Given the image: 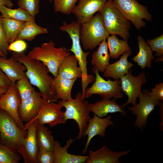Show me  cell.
<instances>
[{"label":"cell","mask_w":163,"mask_h":163,"mask_svg":"<svg viewBox=\"0 0 163 163\" xmlns=\"http://www.w3.org/2000/svg\"><path fill=\"white\" fill-rule=\"evenodd\" d=\"M43 101L39 92L36 91L30 96L22 101L18 111L21 120L28 122L34 118L40 111Z\"/></svg>","instance_id":"cell-15"},{"label":"cell","mask_w":163,"mask_h":163,"mask_svg":"<svg viewBox=\"0 0 163 163\" xmlns=\"http://www.w3.org/2000/svg\"><path fill=\"white\" fill-rule=\"evenodd\" d=\"M1 56V55L0 54V57Z\"/></svg>","instance_id":"cell-46"},{"label":"cell","mask_w":163,"mask_h":163,"mask_svg":"<svg viewBox=\"0 0 163 163\" xmlns=\"http://www.w3.org/2000/svg\"><path fill=\"white\" fill-rule=\"evenodd\" d=\"M139 51L137 54L132 59L137 63L142 70L146 67L151 68L152 67V61L155 59L152 54L153 52L146 41L140 35L137 37Z\"/></svg>","instance_id":"cell-24"},{"label":"cell","mask_w":163,"mask_h":163,"mask_svg":"<svg viewBox=\"0 0 163 163\" xmlns=\"http://www.w3.org/2000/svg\"><path fill=\"white\" fill-rule=\"evenodd\" d=\"M75 140L70 138L64 147L61 146L57 140L55 141L53 152L54 158L53 163H85L88 155H77L69 153L67 149L71 144Z\"/></svg>","instance_id":"cell-20"},{"label":"cell","mask_w":163,"mask_h":163,"mask_svg":"<svg viewBox=\"0 0 163 163\" xmlns=\"http://www.w3.org/2000/svg\"><path fill=\"white\" fill-rule=\"evenodd\" d=\"M149 95L159 101H163V83L160 82L149 91Z\"/></svg>","instance_id":"cell-40"},{"label":"cell","mask_w":163,"mask_h":163,"mask_svg":"<svg viewBox=\"0 0 163 163\" xmlns=\"http://www.w3.org/2000/svg\"><path fill=\"white\" fill-rule=\"evenodd\" d=\"M111 118L112 117L110 115L102 118L94 114L93 117L89 119L84 136H85L87 135L88 138L82 151V154L87 153L90 142L94 137L99 135L102 137H105V131L107 128L109 126L114 125L113 121L111 120Z\"/></svg>","instance_id":"cell-16"},{"label":"cell","mask_w":163,"mask_h":163,"mask_svg":"<svg viewBox=\"0 0 163 163\" xmlns=\"http://www.w3.org/2000/svg\"><path fill=\"white\" fill-rule=\"evenodd\" d=\"M48 33L47 28L39 26L35 21H25L15 40L32 41L38 35L47 34Z\"/></svg>","instance_id":"cell-28"},{"label":"cell","mask_w":163,"mask_h":163,"mask_svg":"<svg viewBox=\"0 0 163 163\" xmlns=\"http://www.w3.org/2000/svg\"><path fill=\"white\" fill-rule=\"evenodd\" d=\"M24 22L2 18V23L3 30L9 44L15 40Z\"/></svg>","instance_id":"cell-30"},{"label":"cell","mask_w":163,"mask_h":163,"mask_svg":"<svg viewBox=\"0 0 163 163\" xmlns=\"http://www.w3.org/2000/svg\"><path fill=\"white\" fill-rule=\"evenodd\" d=\"M77 79L69 80L61 78L58 75L54 78L53 88L57 99L62 101L70 100L73 99L71 91L73 85Z\"/></svg>","instance_id":"cell-27"},{"label":"cell","mask_w":163,"mask_h":163,"mask_svg":"<svg viewBox=\"0 0 163 163\" xmlns=\"http://www.w3.org/2000/svg\"><path fill=\"white\" fill-rule=\"evenodd\" d=\"M130 150L121 152H114L110 150L106 145L96 151H89V154L85 163H120V158L126 155Z\"/></svg>","instance_id":"cell-18"},{"label":"cell","mask_w":163,"mask_h":163,"mask_svg":"<svg viewBox=\"0 0 163 163\" xmlns=\"http://www.w3.org/2000/svg\"><path fill=\"white\" fill-rule=\"evenodd\" d=\"M38 120L32 119L24 125L27 134L24 138L17 151L23 157L25 163H37L36 155L38 151L36 139V129Z\"/></svg>","instance_id":"cell-12"},{"label":"cell","mask_w":163,"mask_h":163,"mask_svg":"<svg viewBox=\"0 0 163 163\" xmlns=\"http://www.w3.org/2000/svg\"><path fill=\"white\" fill-rule=\"evenodd\" d=\"M21 101L16 82H11L7 91L0 97V109L10 114L14 119L18 126L24 129V125L20 120L18 112Z\"/></svg>","instance_id":"cell-13"},{"label":"cell","mask_w":163,"mask_h":163,"mask_svg":"<svg viewBox=\"0 0 163 163\" xmlns=\"http://www.w3.org/2000/svg\"><path fill=\"white\" fill-rule=\"evenodd\" d=\"M109 34L105 28L98 13L81 24L80 39L85 50H92L106 39Z\"/></svg>","instance_id":"cell-6"},{"label":"cell","mask_w":163,"mask_h":163,"mask_svg":"<svg viewBox=\"0 0 163 163\" xmlns=\"http://www.w3.org/2000/svg\"><path fill=\"white\" fill-rule=\"evenodd\" d=\"M90 112L100 117L107 116L108 113H120L125 116L126 112L121 105L116 102V99L112 100L103 98L101 101L93 104H89Z\"/></svg>","instance_id":"cell-21"},{"label":"cell","mask_w":163,"mask_h":163,"mask_svg":"<svg viewBox=\"0 0 163 163\" xmlns=\"http://www.w3.org/2000/svg\"><path fill=\"white\" fill-rule=\"evenodd\" d=\"M1 15L0 14V53L2 57L6 58L8 48L9 44L5 35L3 30Z\"/></svg>","instance_id":"cell-37"},{"label":"cell","mask_w":163,"mask_h":163,"mask_svg":"<svg viewBox=\"0 0 163 163\" xmlns=\"http://www.w3.org/2000/svg\"><path fill=\"white\" fill-rule=\"evenodd\" d=\"M21 159L16 150L7 146L0 141V163H18Z\"/></svg>","instance_id":"cell-32"},{"label":"cell","mask_w":163,"mask_h":163,"mask_svg":"<svg viewBox=\"0 0 163 163\" xmlns=\"http://www.w3.org/2000/svg\"><path fill=\"white\" fill-rule=\"evenodd\" d=\"M104 40L99 44L97 50L92 53L91 64L98 72L104 73L110 64V58L108 53V47L106 41Z\"/></svg>","instance_id":"cell-26"},{"label":"cell","mask_w":163,"mask_h":163,"mask_svg":"<svg viewBox=\"0 0 163 163\" xmlns=\"http://www.w3.org/2000/svg\"><path fill=\"white\" fill-rule=\"evenodd\" d=\"M36 158L37 163H53L54 157L53 152L38 150Z\"/></svg>","instance_id":"cell-38"},{"label":"cell","mask_w":163,"mask_h":163,"mask_svg":"<svg viewBox=\"0 0 163 163\" xmlns=\"http://www.w3.org/2000/svg\"><path fill=\"white\" fill-rule=\"evenodd\" d=\"M107 39L109 55L112 59H117L121 55L131 50L127 40L119 39L114 35L109 36Z\"/></svg>","instance_id":"cell-29"},{"label":"cell","mask_w":163,"mask_h":163,"mask_svg":"<svg viewBox=\"0 0 163 163\" xmlns=\"http://www.w3.org/2000/svg\"><path fill=\"white\" fill-rule=\"evenodd\" d=\"M18 3L19 8L32 16L35 17L39 12V0H18Z\"/></svg>","instance_id":"cell-35"},{"label":"cell","mask_w":163,"mask_h":163,"mask_svg":"<svg viewBox=\"0 0 163 163\" xmlns=\"http://www.w3.org/2000/svg\"><path fill=\"white\" fill-rule=\"evenodd\" d=\"M146 42L152 52H156L155 56L163 57V34L154 39L147 40Z\"/></svg>","instance_id":"cell-36"},{"label":"cell","mask_w":163,"mask_h":163,"mask_svg":"<svg viewBox=\"0 0 163 163\" xmlns=\"http://www.w3.org/2000/svg\"><path fill=\"white\" fill-rule=\"evenodd\" d=\"M5 5L7 7L11 8L14 6V4L10 0H0V6Z\"/></svg>","instance_id":"cell-42"},{"label":"cell","mask_w":163,"mask_h":163,"mask_svg":"<svg viewBox=\"0 0 163 163\" xmlns=\"http://www.w3.org/2000/svg\"><path fill=\"white\" fill-rule=\"evenodd\" d=\"M36 139L38 150L53 151L55 140L51 131L44 124L37 122Z\"/></svg>","instance_id":"cell-25"},{"label":"cell","mask_w":163,"mask_h":163,"mask_svg":"<svg viewBox=\"0 0 163 163\" xmlns=\"http://www.w3.org/2000/svg\"><path fill=\"white\" fill-rule=\"evenodd\" d=\"M92 71L96 75L94 83L85 91L84 98H88L94 94H98L103 98L115 99L123 97L120 79L112 81L110 79L104 80L99 75L98 70L93 67Z\"/></svg>","instance_id":"cell-9"},{"label":"cell","mask_w":163,"mask_h":163,"mask_svg":"<svg viewBox=\"0 0 163 163\" xmlns=\"http://www.w3.org/2000/svg\"><path fill=\"white\" fill-rule=\"evenodd\" d=\"M78 63L74 55L66 56L59 66L58 75L63 78L69 80L82 78L81 70Z\"/></svg>","instance_id":"cell-23"},{"label":"cell","mask_w":163,"mask_h":163,"mask_svg":"<svg viewBox=\"0 0 163 163\" xmlns=\"http://www.w3.org/2000/svg\"><path fill=\"white\" fill-rule=\"evenodd\" d=\"M78 0H54V11L69 14L75 7Z\"/></svg>","instance_id":"cell-34"},{"label":"cell","mask_w":163,"mask_h":163,"mask_svg":"<svg viewBox=\"0 0 163 163\" xmlns=\"http://www.w3.org/2000/svg\"><path fill=\"white\" fill-rule=\"evenodd\" d=\"M103 25L109 34L118 35L127 40L130 37L131 23L108 0L99 11Z\"/></svg>","instance_id":"cell-5"},{"label":"cell","mask_w":163,"mask_h":163,"mask_svg":"<svg viewBox=\"0 0 163 163\" xmlns=\"http://www.w3.org/2000/svg\"><path fill=\"white\" fill-rule=\"evenodd\" d=\"M11 83V82L0 68V87L8 88Z\"/></svg>","instance_id":"cell-41"},{"label":"cell","mask_w":163,"mask_h":163,"mask_svg":"<svg viewBox=\"0 0 163 163\" xmlns=\"http://www.w3.org/2000/svg\"><path fill=\"white\" fill-rule=\"evenodd\" d=\"M72 13L81 24L89 21L94 14L99 11L108 0H79Z\"/></svg>","instance_id":"cell-17"},{"label":"cell","mask_w":163,"mask_h":163,"mask_svg":"<svg viewBox=\"0 0 163 163\" xmlns=\"http://www.w3.org/2000/svg\"><path fill=\"white\" fill-rule=\"evenodd\" d=\"M27 130L21 129L10 114L0 109V141L7 146L17 150Z\"/></svg>","instance_id":"cell-7"},{"label":"cell","mask_w":163,"mask_h":163,"mask_svg":"<svg viewBox=\"0 0 163 163\" xmlns=\"http://www.w3.org/2000/svg\"><path fill=\"white\" fill-rule=\"evenodd\" d=\"M16 84L22 101L30 96L35 91L26 75L17 80Z\"/></svg>","instance_id":"cell-33"},{"label":"cell","mask_w":163,"mask_h":163,"mask_svg":"<svg viewBox=\"0 0 163 163\" xmlns=\"http://www.w3.org/2000/svg\"><path fill=\"white\" fill-rule=\"evenodd\" d=\"M43 99L41 108L36 117L38 122L48 124L51 127L58 124H65L64 112L61 110L62 107L56 102H50Z\"/></svg>","instance_id":"cell-14"},{"label":"cell","mask_w":163,"mask_h":163,"mask_svg":"<svg viewBox=\"0 0 163 163\" xmlns=\"http://www.w3.org/2000/svg\"><path fill=\"white\" fill-rule=\"evenodd\" d=\"M113 6L138 30L145 26V19L148 21L152 19L147 7L136 0H112Z\"/></svg>","instance_id":"cell-8"},{"label":"cell","mask_w":163,"mask_h":163,"mask_svg":"<svg viewBox=\"0 0 163 163\" xmlns=\"http://www.w3.org/2000/svg\"><path fill=\"white\" fill-rule=\"evenodd\" d=\"M163 60V57H159L158 58H156L155 61L156 62H159L162 61Z\"/></svg>","instance_id":"cell-44"},{"label":"cell","mask_w":163,"mask_h":163,"mask_svg":"<svg viewBox=\"0 0 163 163\" xmlns=\"http://www.w3.org/2000/svg\"><path fill=\"white\" fill-rule=\"evenodd\" d=\"M132 53L131 50L124 53L120 59L113 63L109 64L103 73V76L110 77L114 80H119L127 74L129 70L133 66V64L128 61V58Z\"/></svg>","instance_id":"cell-22"},{"label":"cell","mask_w":163,"mask_h":163,"mask_svg":"<svg viewBox=\"0 0 163 163\" xmlns=\"http://www.w3.org/2000/svg\"><path fill=\"white\" fill-rule=\"evenodd\" d=\"M12 56L25 66L26 75L30 83L38 88L42 97L49 102H56L54 78L49 75L47 66L40 61L30 59L24 52L13 53Z\"/></svg>","instance_id":"cell-1"},{"label":"cell","mask_w":163,"mask_h":163,"mask_svg":"<svg viewBox=\"0 0 163 163\" xmlns=\"http://www.w3.org/2000/svg\"><path fill=\"white\" fill-rule=\"evenodd\" d=\"M132 72L131 69H130L127 74L120 78L122 91L128 97L127 101L121 105L124 108L129 104L133 106L136 105L137 98L142 93L141 87L147 82L145 71L142 72L136 76H133Z\"/></svg>","instance_id":"cell-11"},{"label":"cell","mask_w":163,"mask_h":163,"mask_svg":"<svg viewBox=\"0 0 163 163\" xmlns=\"http://www.w3.org/2000/svg\"><path fill=\"white\" fill-rule=\"evenodd\" d=\"M8 88L0 87V97L7 91Z\"/></svg>","instance_id":"cell-43"},{"label":"cell","mask_w":163,"mask_h":163,"mask_svg":"<svg viewBox=\"0 0 163 163\" xmlns=\"http://www.w3.org/2000/svg\"><path fill=\"white\" fill-rule=\"evenodd\" d=\"M0 55H1V54L0 53Z\"/></svg>","instance_id":"cell-47"},{"label":"cell","mask_w":163,"mask_h":163,"mask_svg":"<svg viewBox=\"0 0 163 163\" xmlns=\"http://www.w3.org/2000/svg\"><path fill=\"white\" fill-rule=\"evenodd\" d=\"M58 104L66 108L64 112V119L66 122L73 119L78 124L79 132L75 140L80 139L84 136L89 120L91 118L88 102L85 100L82 94L78 92L75 99L66 101L59 100Z\"/></svg>","instance_id":"cell-3"},{"label":"cell","mask_w":163,"mask_h":163,"mask_svg":"<svg viewBox=\"0 0 163 163\" xmlns=\"http://www.w3.org/2000/svg\"><path fill=\"white\" fill-rule=\"evenodd\" d=\"M81 26V24L76 20L72 21L69 24H67L66 22H63L59 29L67 33L72 40L71 47L67 50L73 53L78 60L79 66L81 69L82 73V95H84L88 86L90 83L95 81V77L91 74H88V73L87 66L88 62L87 61V57L90 52L89 51L85 52L82 48L80 39Z\"/></svg>","instance_id":"cell-2"},{"label":"cell","mask_w":163,"mask_h":163,"mask_svg":"<svg viewBox=\"0 0 163 163\" xmlns=\"http://www.w3.org/2000/svg\"><path fill=\"white\" fill-rule=\"evenodd\" d=\"M27 46V44L24 40H16L9 44L8 50L12 51L15 53L23 52L26 50Z\"/></svg>","instance_id":"cell-39"},{"label":"cell","mask_w":163,"mask_h":163,"mask_svg":"<svg viewBox=\"0 0 163 163\" xmlns=\"http://www.w3.org/2000/svg\"><path fill=\"white\" fill-rule=\"evenodd\" d=\"M71 53L65 47L56 48L52 40L43 43L40 46L34 47L27 56L30 59L40 61L46 65L49 72L56 77L58 75L59 66L66 56Z\"/></svg>","instance_id":"cell-4"},{"label":"cell","mask_w":163,"mask_h":163,"mask_svg":"<svg viewBox=\"0 0 163 163\" xmlns=\"http://www.w3.org/2000/svg\"><path fill=\"white\" fill-rule=\"evenodd\" d=\"M0 12L2 18L24 22L35 21V17L32 16L26 11L19 7L16 9H12L2 5L0 6Z\"/></svg>","instance_id":"cell-31"},{"label":"cell","mask_w":163,"mask_h":163,"mask_svg":"<svg viewBox=\"0 0 163 163\" xmlns=\"http://www.w3.org/2000/svg\"><path fill=\"white\" fill-rule=\"evenodd\" d=\"M0 68L11 82H16L25 76L27 70L23 64L13 56L8 59L1 56Z\"/></svg>","instance_id":"cell-19"},{"label":"cell","mask_w":163,"mask_h":163,"mask_svg":"<svg viewBox=\"0 0 163 163\" xmlns=\"http://www.w3.org/2000/svg\"><path fill=\"white\" fill-rule=\"evenodd\" d=\"M49 0L50 2H51L52 1H53V0Z\"/></svg>","instance_id":"cell-45"},{"label":"cell","mask_w":163,"mask_h":163,"mask_svg":"<svg viewBox=\"0 0 163 163\" xmlns=\"http://www.w3.org/2000/svg\"><path fill=\"white\" fill-rule=\"evenodd\" d=\"M149 91L144 90L142 94L139 96V101L135 106L128 107V110L136 115V119L133 124L141 131L145 128L148 117L151 113L155 110L156 106H158L161 102L149 95Z\"/></svg>","instance_id":"cell-10"}]
</instances>
